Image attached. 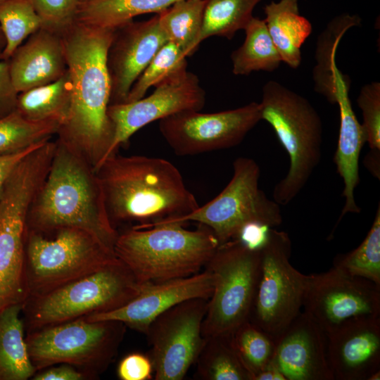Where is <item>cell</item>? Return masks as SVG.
<instances>
[{"mask_svg":"<svg viewBox=\"0 0 380 380\" xmlns=\"http://www.w3.org/2000/svg\"><path fill=\"white\" fill-rule=\"evenodd\" d=\"M205 0H179L157 13L167 41L178 46L186 57L201 44Z\"/></svg>","mask_w":380,"mask_h":380,"instance_id":"obj_29","label":"cell"},{"mask_svg":"<svg viewBox=\"0 0 380 380\" xmlns=\"http://www.w3.org/2000/svg\"><path fill=\"white\" fill-rule=\"evenodd\" d=\"M334 267L380 286V205L366 237L353 251L337 255Z\"/></svg>","mask_w":380,"mask_h":380,"instance_id":"obj_34","label":"cell"},{"mask_svg":"<svg viewBox=\"0 0 380 380\" xmlns=\"http://www.w3.org/2000/svg\"><path fill=\"white\" fill-rule=\"evenodd\" d=\"M0 27L6 39L1 60L8 61L25 39L42 28V22L31 0H4Z\"/></svg>","mask_w":380,"mask_h":380,"instance_id":"obj_32","label":"cell"},{"mask_svg":"<svg viewBox=\"0 0 380 380\" xmlns=\"http://www.w3.org/2000/svg\"><path fill=\"white\" fill-rule=\"evenodd\" d=\"M261 120L274 129L289 157L286 176L273 189L279 205L291 202L303 190L322 158V119L303 96L274 80L262 87L260 103Z\"/></svg>","mask_w":380,"mask_h":380,"instance_id":"obj_6","label":"cell"},{"mask_svg":"<svg viewBox=\"0 0 380 380\" xmlns=\"http://www.w3.org/2000/svg\"><path fill=\"white\" fill-rule=\"evenodd\" d=\"M24 303L0 310V380H27L34 375L20 317Z\"/></svg>","mask_w":380,"mask_h":380,"instance_id":"obj_24","label":"cell"},{"mask_svg":"<svg viewBox=\"0 0 380 380\" xmlns=\"http://www.w3.org/2000/svg\"><path fill=\"white\" fill-rule=\"evenodd\" d=\"M232 345L253 380L274 355L276 341L249 320L231 334Z\"/></svg>","mask_w":380,"mask_h":380,"instance_id":"obj_35","label":"cell"},{"mask_svg":"<svg viewBox=\"0 0 380 380\" xmlns=\"http://www.w3.org/2000/svg\"><path fill=\"white\" fill-rule=\"evenodd\" d=\"M205 102V92L198 78L185 68L160 82L146 97L109 105L108 115L114 133L103 161L146 125L182 111L201 110Z\"/></svg>","mask_w":380,"mask_h":380,"instance_id":"obj_16","label":"cell"},{"mask_svg":"<svg viewBox=\"0 0 380 380\" xmlns=\"http://www.w3.org/2000/svg\"><path fill=\"white\" fill-rule=\"evenodd\" d=\"M264 21L282 62L292 68L301 63V46L310 35V22L299 12L298 0L271 1L264 7Z\"/></svg>","mask_w":380,"mask_h":380,"instance_id":"obj_23","label":"cell"},{"mask_svg":"<svg viewBox=\"0 0 380 380\" xmlns=\"http://www.w3.org/2000/svg\"><path fill=\"white\" fill-rule=\"evenodd\" d=\"M44 234L27 229L25 277L28 298L37 297L94 272L117 257L91 233L65 227ZM49 234V233H48Z\"/></svg>","mask_w":380,"mask_h":380,"instance_id":"obj_8","label":"cell"},{"mask_svg":"<svg viewBox=\"0 0 380 380\" xmlns=\"http://www.w3.org/2000/svg\"><path fill=\"white\" fill-rule=\"evenodd\" d=\"M84 229L113 249L118 232L111 223L93 167L57 139L46 178L30 208L27 229L48 234Z\"/></svg>","mask_w":380,"mask_h":380,"instance_id":"obj_3","label":"cell"},{"mask_svg":"<svg viewBox=\"0 0 380 380\" xmlns=\"http://www.w3.org/2000/svg\"><path fill=\"white\" fill-rule=\"evenodd\" d=\"M379 159L380 150L370 149V151L365 156L363 161L365 167L378 179L380 178Z\"/></svg>","mask_w":380,"mask_h":380,"instance_id":"obj_44","label":"cell"},{"mask_svg":"<svg viewBox=\"0 0 380 380\" xmlns=\"http://www.w3.org/2000/svg\"><path fill=\"white\" fill-rule=\"evenodd\" d=\"M91 377L75 367L65 363L53 367L33 376L34 380H83Z\"/></svg>","mask_w":380,"mask_h":380,"instance_id":"obj_43","label":"cell"},{"mask_svg":"<svg viewBox=\"0 0 380 380\" xmlns=\"http://www.w3.org/2000/svg\"><path fill=\"white\" fill-rule=\"evenodd\" d=\"M153 367L149 356L133 353L124 357L118 364L117 374L121 380H149Z\"/></svg>","mask_w":380,"mask_h":380,"instance_id":"obj_39","label":"cell"},{"mask_svg":"<svg viewBox=\"0 0 380 380\" xmlns=\"http://www.w3.org/2000/svg\"><path fill=\"white\" fill-rule=\"evenodd\" d=\"M60 123L33 121L23 117L16 109L0 118V154L17 151L56 134Z\"/></svg>","mask_w":380,"mask_h":380,"instance_id":"obj_33","label":"cell"},{"mask_svg":"<svg viewBox=\"0 0 380 380\" xmlns=\"http://www.w3.org/2000/svg\"><path fill=\"white\" fill-rule=\"evenodd\" d=\"M357 103L362 110V126L370 149L380 150V83L372 82L364 85Z\"/></svg>","mask_w":380,"mask_h":380,"instance_id":"obj_38","label":"cell"},{"mask_svg":"<svg viewBox=\"0 0 380 380\" xmlns=\"http://www.w3.org/2000/svg\"><path fill=\"white\" fill-rule=\"evenodd\" d=\"M6 46V39L3 31L0 27V61Z\"/></svg>","mask_w":380,"mask_h":380,"instance_id":"obj_46","label":"cell"},{"mask_svg":"<svg viewBox=\"0 0 380 380\" xmlns=\"http://www.w3.org/2000/svg\"><path fill=\"white\" fill-rule=\"evenodd\" d=\"M42 28L61 36L75 20L80 0H31Z\"/></svg>","mask_w":380,"mask_h":380,"instance_id":"obj_37","label":"cell"},{"mask_svg":"<svg viewBox=\"0 0 380 380\" xmlns=\"http://www.w3.org/2000/svg\"><path fill=\"white\" fill-rule=\"evenodd\" d=\"M233 170L231 180L215 198L175 223L203 224L213 231L220 245L234 239L241 227L251 222L272 228L279 226L280 205L259 188L258 163L252 158L239 157L233 163Z\"/></svg>","mask_w":380,"mask_h":380,"instance_id":"obj_11","label":"cell"},{"mask_svg":"<svg viewBox=\"0 0 380 380\" xmlns=\"http://www.w3.org/2000/svg\"><path fill=\"white\" fill-rule=\"evenodd\" d=\"M242 45L231 55L232 72L248 75L254 71L272 72L282 62L264 20L253 16L243 29Z\"/></svg>","mask_w":380,"mask_h":380,"instance_id":"obj_28","label":"cell"},{"mask_svg":"<svg viewBox=\"0 0 380 380\" xmlns=\"http://www.w3.org/2000/svg\"><path fill=\"white\" fill-rule=\"evenodd\" d=\"M260 251L232 239L220 244L205 265L213 277V290L202 324L204 338L231 335L248 320L260 277Z\"/></svg>","mask_w":380,"mask_h":380,"instance_id":"obj_10","label":"cell"},{"mask_svg":"<svg viewBox=\"0 0 380 380\" xmlns=\"http://www.w3.org/2000/svg\"><path fill=\"white\" fill-rule=\"evenodd\" d=\"M253 380H286V379L272 360L255 376Z\"/></svg>","mask_w":380,"mask_h":380,"instance_id":"obj_45","label":"cell"},{"mask_svg":"<svg viewBox=\"0 0 380 380\" xmlns=\"http://www.w3.org/2000/svg\"><path fill=\"white\" fill-rule=\"evenodd\" d=\"M195 363L201 379L252 380L232 345L231 335L205 338Z\"/></svg>","mask_w":380,"mask_h":380,"instance_id":"obj_30","label":"cell"},{"mask_svg":"<svg viewBox=\"0 0 380 380\" xmlns=\"http://www.w3.org/2000/svg\"><path fill=\"white\" fill-rule=\"evenodd\" d=\"M327 340L334 380H372L380 372V317L349 321Z\"/></svg>","mask_w":380,"mask_h":380,"instance_id":"obj_20","label":"cell"},{"mask_svg":"<svg viewBox=\"0 0 380 380\" xmlns=\"http://www.w3.org/2000/svg\"><path fill=\"white\" fill-rule=\"evenodd\" d=\"M272 227L257 222L243 225L234 239L252 251H261L267 242Z\"/></svg>","mask_w":380,"mask_h":380,"instance_id":"obj_41","label":"cell"},{"mask_svg":"<svg viewBox=\"0 0 380 380\" xmlns=\"http://www.w3.org/2000/svg\"><path fill=\"white\" fill-rule=\"evenodd\" d=\"M186 67V56L183 51L175 44L167 42L134 83L125 103L143 98L151 87Z\"/></svg>","mask_w":380,"mask_h":380,"instance_id":"obj_36","label":"cell"},{"mask_svg":"<svg viewBox=\"0 0 380 380\" xmlns=\"http://www.w3.org/2000/svg\"><path fill=\"white\" fill-rule=\"evenodd\" d=\"M261 120L260 103L212 113L182 111L159 120V130L178 156L229 148Z\"/></svg>","mask_w":380,"mask_h":380,"instance_id":"obj_14","label":"cell"},{"mask_svg":"<svg viewBox=\"0 0 380 380\" xmlns=\"http://www.w3.org/2000/svg\"><path fill=\"white\" fill-rule=\"evenodd\" d=\"M361 20L357 14H340L318 36L315 53L316 65L313 69L314 89L332 104L336 103L338 46L345 33L353 27L360 26Z\"/></svg>","mask_w":380,"mask_h":380,"instance_id":"obj_25","label":"cell"},{"mask_svg":"<svg viewBox=\"0 0 380 380\" xmlns=\"http://www.w3.org/2000/svg\"><path fill=\"white\" fill-rule=\"evenodd\" d=\"M260 272L248 320L275 341L300 312L308 275L290 262L291 241L271 228L261 250Z\"/></svg>","mask_w":380,"mask_h":380,"instance_id":"obj_12","label":"cell"},{"mask_svg":"<svg viewBox=\"0 0 380 380\" xmlns=\"http://www.w3.org/2000/svg\"><path fill=\"white\" fill-rule=\"evenodd\" d=\"M2 1H4V0H0V2Z\"/></svg>","mask_w":380,"mask_h":380,"instance_id":"obj_48","label":"cell"},{"mask_svg":"<svg viewBox=\"0 0 380 380\" xmlns=\"http://www.w3.org/2000/svg\"><path fill=\"white\" fill-rule=\"evenodd\" d=\"M327 341L310 314L300 311L276 340L272 361L286 380H334Z\"/></svg>","mask_w":380,"mask_h":380,"instance_id":"obj_19","label":"cell"},{"mask_svg":"<svg viewBox=\"0 0 380 380\" xmlns=\"http://www.w3.org/2000/svg\"><path fill=\"white\" fill-rule=\"evenodd\" d=\"M179 0H90L79 5L76 20L84 24L115 29L136 16L159 13Z\"/></svg>","mask_w":380,"mask_h":380,"instance_id":"obj_26","label":"cell"},{"mask_svg":"<svg viewBox=\"0 0 380 380\" xmlns=\"http://www.w3.org/2000/svg\"><path fill=\"white\" fill-rule=\"evenodd\" d=\"M125 327L119 321L80 318L34 330L25 339L36 371L65 363L94 377L116 355Z\"/></svg>","mask_w":380,"mask_h":380,"instance_id":"obj_9","label":"cell"},{"mask_svg":"<svg viewBox=\"0 0 380 380\" xmlns=\"http://www.w3.org/2000/svg\"><path fill=\"white\" fill-rule=\"evenodd\" d=\"M18 92L11 80L8 61H0V118L16 109Z\"/></svg>","mask_w":380,"mask_h":380,"instance_id":"obj_40","label":"cell"},{"mask_svg":"<svg viewBox=\"0 0 380 380\" xmlns=\"http://www.w3.org/2000/svg\"><path fill=\"white\" fill-rule=\"evenodd\" d=\"M303 308L327 336L349 321L380 317V286L333 266L308 275Z\"/></svg>","mask_w":380,"mask_h":380,"instance_id":"obj_15","label":"cell"},{"mask_svg":"<svg viewBox=\"0 0 380 380\" xmlns=\"http://www.w3.org/2000/svg\"><path fill=\"white\" fill-rule=\"evenodd\" d=\"M114 30L75 20L61 34L71 100L57 139L79 153L94 171L105 159L114 133L108 115L110 80L107 67Z\"/></svg>","mask_w":380,"mask_h":380,"instance_id":"obj_1","label":"cell"},{"mask_svg":"<svg viewBox=\"0 0 380 380\" xmlns=\"http://www.w3.org/2000/svg\"><path fill=\"white\" fill-rule=\"evenodd\" d=\"M56 148L50 140L15 168L0 193V310L28 298L25 277L27 219L49 170Z\"/></svg>","mask_w":380,"mask_h":380,"instance_id":"obj_5","label":"cell"},{"mask_svg":"<svg viewBox=\"0 0 380 380\" xmlns=\"http://www.w3.org/2000/svg\"><path fill=\"white\" fill-rule=\"evenodd\" d=\"M143 284L118 258L105 267L45 294L26 300L33 330L118 309L136 297Z\"/></svg>","mask_w":380,"mask_h":380,"instance_id":"obj_7","label":"cell"},{"mask_svg":"<svg viewBox=\"0 0 380 380\" xmlns=\"http://www.w3.org/2000/svg\"><path fill=\"white\" fill-rule=\"evenodd\" d=\"M208 299L183 301L157 317L146 335L156 380H181L203 348L202 324Z\"/></svg>","mask_w":380,"mask_h":380,"instance_id":"obj_13","label":"cell"},{"mask_svg":"<svg viewBox=\"0 0 380 380\" xmlns=\"http://www.w3.org/2000/svg\"><path fill=\"white\" fill-rule=\"evenodd\" d=\"M183 225L132 227L118 233L115 254L141 284L195 274L205 267L220 243L213 231L203 224L195 230Z\"/></svg>","mask_w":380,"mask_h":380,"instance_id":"obj_4","label":"cell"},{"mask_svg":"<svg viewBox=\"0 0 380 380\" xmlns=\"http://www.w3.org/2000/svg\"><path fill=\"white\" fill-rule=\"evenodd\" d=\"M191 276L154 283H144L139 293L123 306L112 311L82 317L88 321H119L146 334L149 325L160 315L189 299H209L213 277L206 268Z\"/></svg>","mask_w":380,"mask_h":380,"instance_id":"obj_18","label":"cell"},{"mask_svg":"<svg viewBox=\"0 0 380 380\" xmlns=\"http://www.w3.org/2000/svg\"><path fill=\"white\" fill-rule=\"evenodd\" d=\"M108 216L136 228L175 223L199 205L179 170L163 158L117 153L96 170Z\"/></svg>","mask_w":380,"mask_h":380,"instance_id":"obj_2","label":"cell"},{"mask_svg":"<svg viewBox=\"0 0 380 380\" xmlns=\"http://www.w3.org/2000/svg\"><path fill=\"white\" fill-rule=\"evenodd\" d=\"M167 42L158 14L144 21L131 20L115 29L107 53L110 105L125 102L134 83Z\"/></svg>","mask_w":380,"mask_h":380,"instance_id":"obj_17","label":"cell"},{"mask_svg":"<svg viewBox=\"0 0 380 380\" xmlns=\"http://www.w3.org/2000/svg\"><path fill=\"white\" fill-rule=\"evenodd\" d=\"M350 79L340 70L337 74L336 103L340 112V128L334 162L342 178V196L345 203L338 221L347 213H360V208L355 198V191L360 182L359 158L367 142L364 129L353 110L349 97Z\"/></svg>","mask_w":380,"mask_h":380,"instance_id":"obj_22","label":"cell"},{"mask_svg":"<svg viewBox=\"0 0 380 380\" xmlns=\"http://www.w3.org/2000/svg\"><path fill=\"white\" fill-rule=\"evenodd\" d=\"M80 3H81V2L88 1H90V0H80Z\"/></svg>","mask_w":380,"mask_h":380,"instance_id":"obj_47","label":"cell"},{"mask_svg":"<svg viewBox=\"0 0 380 380\" xmlns=\"http://www.w3.org/2000/svg\"><path fill=\"white\" fill-rule=\"evenodd\" d=\"M71 100L68 71L56 81L18 94L16 110L33 121L65 120ZM60 125V126H61Z\"/></svg>","mask_w":380,"mask_h":380,"instance_id":"obj_27","label":"cell"},{"mask_svg":"<svg viewBox=\"0 0 380 380\" xmlns=\"http://www.w3.org/2000/svg\"><path fill=\"white\" fill-rule=\"evenodd\" d=\"M49 140L50 139L39 141L17 151L0 154V193L5 182L19 163Z\"/></svg>","mask_w":380,"mask_h":380,"instance_id":"obj_42","label":"cell"},{"mask_svg":"<svg viewBox=\"0 0 380 380\" xmlns=\"http://www.w3.org/2000/svg\"><path fill=\"white\" fill-rule=\"evenodd\" d=\"M201 43L217 36L231 39L243 30L261 0H205Z\"/></svg>","mask_w":380,"mask_h":380,"instance_id":"obj_31","label":"cell"},{"mask_svg":"<svg viewBox=\"0 0 380 380\" xmlns=\"http://www.w3.org/2000/svg\"><path fill=\"white\" fill-rule=\"evenodd\" d=\"M8 61L18 93L53 82L68 71L61 36L44 28L31 34Z\"/></svg>","mask_w":380,"mask_h":380,"instance_id":"obj_21","label":"cell"}]
</instances>
